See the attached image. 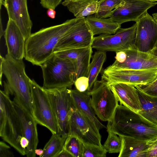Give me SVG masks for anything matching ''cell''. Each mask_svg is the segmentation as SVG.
<instances>
[{
	"label": "cell",
	"mask_w": 157,
	"mask_h": 157,
	"mask_svg": "<svg viewBox=\"0 0 157 157\" xmlns=\"http://www.w3.org/2000/svg\"><path fill=\"white\" fill-rule=\"evenodd\" d=\"M81 18L67 20L31 34L25 41V59L33 65L40 66L52 55L60 40Z\"/></svg>",
	"instance_id": "cell-1"
},
{
	"label": "cell",
	"mask_w": 157,
	"mask_h": 157,
	"mask_svg": "<svg viewBox=\"0 0 157 157\" xmlns=\"http://www.w3.org/2000/svg\"><path fill=\"white\" fill-rule=\"evenodd\" d=\"M107 131L118 136L130 137L147 140L157 139V126L138 113L123 105H119L110 120Z\"/></svg>",
	"instance_id": "cell-2"
},
{
	"label": "cell",
	"mask_w": 157,
	"mask_h": 157,
	"mask_svg": "<svg viewBox=\"0 0 157 157\" xmlns=\"http://www.w3.org/2000/svg\"><path fill=\"white\" fill-rule=\"evenodd\" d=\"M23 60H17L7 54L0 55V84L2 75L10 94L14 95L13 101L32 115L31 80L26 75Z\"/></svg>",
	"instance_id": "cell-3"
},
{
	"label": "cell",
	"mask_w": 157,
	"mask_h": 157,
	"mask_svg": "<svg viewBox=\"0 0 157 157\" xmlns=\"http://www.w3.org/2000/svg\"><path fill=\"white\" fill-rule=\"evenodd\" d=\"M44 89H70L74 83L76 59L60 57L53 53L40 66Z\"/></svg>",
	"instance_id": "cell-4"
},
{
	"label": "cell",
	"mask_w": 157,
	"mask_h": 157,
	"mask_svg": "<svg viewBox=\"0 0 157 157\" xmlns=\"http://www.w3.org/2000/svg\"><path fill=\"white\" fill-rule=\"evenodd\" d=\"M0 92V136L21 155H26L20 140L23 136L22 127L18 116L9 97L7 86Z\"/></svg>",
	"instance_id": "cell-5"
},
{
	"label": "cell",
	"mask_w": 157,
	"mask_h": 157,
	"mask_svg": "<svg viewBox=\"0 0 157 157\" xmlns=\"http://www.w3.org/2000/svg\"><path fill=\"white\" fill-rule=\"evenodd\" d=\"M136 23L128 28L121 27L113 35L103 34L94 37L91 47L97 51L115 52L136 49Z\"/></svg>",
	"instance_id": "cell-6"
},
{
	"label": "cell",
	"mask_w": 157,
	"mask_h": 157,
	"mask_svg": "<svg viewBox=\"0 0 157 157\" xmlns=\"http://www.w3.org/2000/svg\"><path fill=\"white\" fill-rule=\"evenodd\" d=\"M49 98L56 122L58 132L66 137L68 135L70 116L75 108L67 88L45 89Z\"/></svg>",
	"instance_id": "cell-7"
},
{
	"label": "cell",
	"mask_w": 157,
	"mask_h": 157,
	"mask_svg": "<svg viewBox=\"0 0 157 157\" xmlns=\"http://www.w3.org/2000/svg\"><path fill=\"white\" fill-rule=\"evenodd\" d=\"M31 95L32 115L37 123L47 128L52 134L57 133L56 122L47 94L33 79Z\"/></svg>",
	"instance_id": "cell-8"
},
{
	"label": "cell",
	"mask_w": 157,
	"mask_h": 157,
	"mask_svg": "<svg viewBox=\"0 0 157 157\" xmlns=\"http://www.w3.org/2000/svg\"><path fill=\"white\" fill-rule=\"evenodd\" d=\"M89 92L91 105L96 115L102 121L110 120L119 101L108 84L102 80H97Z\"/></svg>",
	"instance_id": "cell-9"
},
{
	"label": "cell",
	"mask_w": 157,
	"mask_h": 157,
	"mask_svg": "<svg viewBox=\"0 0 157 157\" xmlns=\"http://www.w3.org/2000/svg\"><path fill=\"white\" fill-rule=\"evenodd\" d=\"M157 77V68L147 69H117L109 66L103 71L101 80L107 84L124 83L136 86L146 85Z\"/></svg>",
	"instance_id": "cell-10"
},
{
	"label": "cell",
	"mask_w": 157,
	"mask_h": 157,
	"mask_svg": "<svg viewBox=\"0 0 157 157\" xmlns=\"http://www.w3.org/2000/svg\"><path fill=\"white\" fill-rule=\"evenodd\" d=\"M99 130L94 124L75 108L68 121V135L76 136L83 144L102 146Z\"/></svg>",
	"instance_id": "cell-11"
},
{
	"label": "cell",
	"mask_w": 157,
	"mask_h": 157,
	"mask_svg": "<svg viewBox=\"0 0 157 157\" xmlns=\"http://www.w3.org/2000/svg\"><path fill=\"white\" fill-rule=\"evenodd\" d=\"M82 17L60 40L54 50L59 51L91 46L94 36Z\"/></svg>",
	"instance_id": "cell-12"
},
{
	"label": "cell",
	"mask_w": 157,
	"mask_h": 157,
	"mask_svg": "<svg viewBox=\"0 0 157 157\" xmlns=\"http://www.w3.org/2000/svg\"><path fill=\"white\" fill-rule=\"evenodd\" d=\"M157 4L146 0H123L112 11L110 18L121 25L129 21L136 22L148 9Z\"/></svg>",
	"instance_id": "cell-13"
},
{
	"label": "cell",
	"mask_w": 157,
	"mask_h": 157,
	"mask_svg": "<svg viewBox=\"0 0 157 157\" xmlns=\"http://www.w3.org/2000/svg\"><path fill=\"white\" fill-rule=\"evenodd\" d=\"M136 23L135 48L138 51L149 53L157 41V23L147 11Z\"/></svg>",
	"instance_id": "cell-14"
},
{
	"label": "cell",
	"mask_w": 157,
	"mask_h": 157,
	"mask_svg": "<svg viewBox=\"0 0 157 157\" xmlns=\"http://www.w3.org/2000/svg\"><path fill=\"white\" fill-rule=\"evenodd\" d=\"M6 8L9 19L13 21L26 40L31 35L32 22L29 13L27 0L0 1Z\"/></svg>",
	"instance_id": "cell-15"
},
{
	"label": "cell",
	"mask_w": 157,
	"mask_h": 157,
	"mask_svg": "<svg viewBox=\"0 0 157 157\" xmlns=\"http://www.w3.org/2000/svg\"><path fill=\"white\" fill-rule=\"evenodd\" d=\"M13 104L21 124L23 136L26 138L29 144L26 149L27 157H35L38 139L37 129V124L33 115L14 101Z\"/></svg>",
	"instance_id": "cell-16"
},
{
	"label": "cell",
	"mask_w": 157,
	"mask_h": 157,
	"mask_svg": "<svg viewBox=\"0 0 157 157\" xmlns=\"http://www.w3.org/2000/svg\"><path fill=\"white\" fill-rule=\"evenodd\" d=\"M126 57L120 63H114L109 66L117 69H147L157 68V57L149 52H141L136 49L125 51Z\"/></svg>",
	"instance_id": "cell-17"
},
{
	"label": "cell",
	"mask_w": 157,
	"mask_h": 157,
	"mask_svg": "<svg viewBox=\"0 0 157 157\" xmlns=\"http://www.w3.org/2000/svg\"><path fill=\"white\" fill-rule=\"evenodd\" d=\"M4 36L7 49V54L17 60L25 57V40L16 23L9 19Z\"/></svg>",
	"instance_id": "cell-18"
},
{
	"label": "cell",
	"mask_w": 157,
	"mask_h": 157,
	"mask_svg": "<svg viewBox=\"0 0 157 157\" xmlns=\"http://www.w3.org/2000/svg\"><path fill=\"white\" fill-rule=\"evenodd\" d=\"M112 92L120 104L138 113L141 105L137 89L134 86L124 83L108 84Z\"/></svg>",
	"instance_id": "cell-19"
},
{
	"label": "cell",
	"mask_w": 157,
	"mask_h": 157,
	"mask_svg": "<svg viewBox=\"0 0 157 157\" xmlns=\"http://www.w3.org/2000/svg\"><path fill=\"white\" fill-rule=\"evenodd\" d=\"M70 94L75 108L83 116L88 118L100 130L106 128L96 116L91 103V95L87 90L81 92L77 90L70 89Z\"/></svg>",
	"instance_id": "cell-20"
},
{
	"label": "cell",
	"mask_w": 157,
	"mask_h": 157,
	"mask_svg": "<svg viewBox=\"0 0 157 157\" xmlns=\"http://www.w3.org/2000/svg\"><path fill=\"white\" fill-rule=\"evenodd\" d=\"M122 145L118 157H146L151 144L146 140L135 138L119 136Z\"/></svg>",
	"instance_id": "cell-21"
},
{
	"label": "cell",
	"mask_w": 157,
	"mask_h": 157,
	"mask_svg": "<svg viewBox=\"0 0 157 157\" xmlns=\"http://www.w3.org/2000/svg\"><path fill=\"white\" fill-rule=\"evenodd\" d=\"M85 19L94 36L103 34H114L121 27V25L110 18H99L91 15L85 17Z\"/></svg>",
	"instance_id": "cell-22"
},
{
	"label": "cell",
	"mask_w": 157,
	"mask_h": 157,
	"mask_svg": "<svg viewBox=\"0 0 157 157\" xmlns=\"http://www.w3.org/2000/svg\"><path fill=\"white\" fill-rule=\"evenodd\" d=\"M137 90L141 105V109L137 113L157 126V97Z\"/></svg>",
	"instance_id": "cell-23"
},
{
	"label": "cell",
	"mask_w": 157,
	"mask_h": 157,
	"mask_svg": "<svg viewBox=\"0 0 157 157\" xmlns=\"http://www.w3.org/2000/svg\"><path fill=\"white\" fill-rule=\"evenodd\" d=\"M62 4L67 7L77 18L84 17L95 14L98 8V1L81 2L64 0Z\"/></svg>",
	"instance_id": "cell-24"
},
{
	"label": "cell",
	"mask_w": 157,
	"mask_h": 157,
	"mask_svg": "<svg viewBox=\"0 0 157 157\" xmlns=\"http://www.w3.org/2000/svg\"><path fill=\"white\" fill-rule=\"evenodd\" d=\"M106 59V52L105 51H97L92 56V60L90 64L87 75L89 79L88 91H90L92 89Z\"/></svg>",
	"instance_id": "cell-25"
},
{
	"label": "cell",
	"mask_w": 157,
	"mask_h": 157,
	"mask_svg": "<svg viewBox=\"0 0 157 157\" xmlns=\"http://www.w3.org/2000/svg\"><path fill=\"white\" fill-rule=\"evenodd\" d=\"M67 137L58 133L52 134L43 149V154L40 157H56L63 149Z\"/></svg>",
	"instance_id": "cell-26"
},
{
	"label": "cell",
	"mask_w": 157,
	"mask_h": 157,
	"mask_svg": "<svg viewBox=\"0 0 157 157\" xmlns=\"http://www.w3.org/2000/svg\"><path fill=\"white\" fill-rule=\"evenodd\" d=\"M91 46L85 48L76 58L77 66L74 75V82L81 76L87 77L90 60L93 52Z\"/></svg>",
	"instance_id": "cell-27"
},
{
	"label": "cell",
	"mask_w": 157,
	"mask_h": 157,
	"mask_svg": "<svg viewBox=\"0 0 157 157\" xmlns=\"http://www.w3.org/2000/svg\"><path fill=\"white\" fill-rule=\"evenodd\" d=\"M123 0H100L98 8L94 16L99 18L110 17L112 11L116 9Z\"/></svg>",
	"instance_id": "cell-28"
},
{
	"label": "cell",
	"mask_w": 157,
	"mask_h": 157,
	"mask_svg": "<svg viewBox=\"0 0 157 157\" xmlns=\"http://www.w3.org/2000/svg\"><path fill=\"white\" fill-rule=\"evenodd\" d=\"M83 143L76 136L69 135L64 145V148L74 157H82Z\"/></svg>",
	"instance_id": "cell-29"
},
{
	"label": "cell",
	"mask_w": 157,
	"mask_h": 157,
	"mask_svg": "<svg viewBox=\"0 0 157 157\" xmlns=\"http://www.w3.org/2000/svg\"><path fill=\"white\" fill-rule=\"evenodd\" d=\"M108 132L107 138L103 146L107 152L110 153H120L121 151L122 142L120 137L116 133L110 131Z\"/></svg>",
	"instance_id": "cell-30"
},
{
	"label": "cell",
	"mask_w": 157,
	"mask_h": 157,
	"mask_svg": "<svg viewBox=\"0 0 157 157\" xmlns=\"http://www.w3.org/2000/svg\"><path fill=\"white\" fill-rule=\"evenodd\" d=\"M107 152L102 145L83 144L82 157H105Z\"/></svg>",
	"instance_id": "cell-31"
},
{
	"label": "cell",
	"mask_w": 157,
	"mask_h": 157,
	"mask_svg": "<svg viewBox=\"0 0 157 157\" xmlns=\"http://www.w3.org/2000/svg\"><path fill=\"white\" fill-rule=\"evenodd\" d=\"M86 48H74L61 50L55 52L53 53L61 58L75 59Z\"/></svg>",
	"instance_id": "cell-32"
},
{
	"label": "cell",
	"mask_w": 157,
	"mask_h": 157,
	"mask_svg": "<svg viewBox=\"0 0 157 157\" xmlns=\"http://www.w3.org/2000/svg\"><path fill=\"white\" fill-rule=\"evenodd\" d=\"M77 90L81 92L87 90L89 86V79L86 76H81L78 78L74 83Z\"/></svg>",
	"instance_id": "cell-33"
},
{
	"label": "cell",
	"mask_w": 157,
	"mask_h": 157,
	"mask_svg": "<svg viewBox=\"0 0 157 157\" xmlns=\"http://www.w3.org/2000/svg\"><path fill=\"white\" fill-rule=\"evenodd\" d=\"M63 0H40V3L44 8L55 9L61 3Z\"/></svg>",
	"instance_id": "cell-34"
},
{
	"label": "cell",
	"mask_w": 157,
	"mask_h": 157,
	"mask_svg": "<svg viewBox=\"0 0 157 157\" xmlns=\"http://www.w3.org/2000/svg\"><path fill=\"white\" fill-rule=\"evenodd\" d=\"M14 155L10 147L4 142H0V157H13Z\"/></svg>",
	"instance_id": "cell-35"
},
{
	"label": "cell",
	"mask_w": 157,
	"mask_h": 157,
	"mask_svg": "<svg viewBox=\"0 0 157 157\" xmlns=\"http://www.w3.org/2000/svg\"><path fill=\"white\" fill-rule=\"evenodd\" d=\"M147 143L151 145L147 150L146 157H157V139Z\"/></svg>",
	"instance_id": "cell-36"
},
{
	"label": "cell",
	"mask_w": 157,
	"mask_h": 157,
	"mask_svg": "<svg viewBox=\"0 0 157 157\" xmlns=\"http://www.w3.org/2000/svg\"><path fill=\"white\" fill-rule=\"evenodd\" d=\"M157 86V77L152 82L146 85L136 86H135L138 90L151 88Z\"/></svg>",
	"instance_id": "cell-37"
},
{
	"label": "cell",
	"mask_w": 157,
	"mask_h": 157,
	"mask_svg": "<svg viewBox=\"0 0 157 157\" xmlns=\"http://www.w3.org/2000/svg\"><path fill=\"white\" fill-rule=\"evenodd\" d=\"M139 90L148 95L157 97V86L151 88Z\"/></svg>",
	"instance_id": "cell-38"
},
{
	"label": "cell",
	"mask_w": 157,
	"mask_h": 157,
	"mask_svg": "<svg viewBox=\"0 0 157 157\" xmlns=\"http://www.w3.org/2000/svg\"><path fill=\"white\" fill-rule=\"evenodd\" d=\"M56 157H74V156L64 148Z\"/></svg>",
	"instance_id": "cell-39"
},
{
	"label": "cell",
	"mask_w": 157,
	"mask_h": 157,
	"mask_svg": "<svg viewBox=\"0 0 157 157\" xmlns=\"http://www.w3.org/2000/svg\"><path fill=\"white\" fill-rule=\"evenodd\" d=\"M29 144V141L27 139L22 136L20 140V144L21 147L25 149H26Z\"/></svg>",
	"instance_id": "cell-40"
},
{
	"label": "cell",
	"mask_w": 157,
	"mask_h": 157,
	"mask_svg": "<svg viewBox=\"0 0 157 157\" xmlns=\"http://www.w3.org/2000/svg\"><path fill=\"white\" fill-rule=\"evenodd\" d=\"M47 13L48 17L52 19H54L55 17L56 12L55 10L53 9H48Z\"/></svg>",
	"instance_id": "cell-41"
},
{
	"label": "cell",
	"mask_w": 157,
	"mask_h": 157,
	"mask_svg": "<svg viewBox=\"0 0 157 157\" xmlns=\"http://www.w3.org/2000/svg\"><path fill=\"white\" fill-rule=\"evenodd\" d=\"M149 53L153 56L157 57V41L154 48Z\"/></svg>",
	"instance_id": "cell-42"
},
{
	"label": "cell",
	"mask_w": 157,
	"mask_h": 157,
	"mask_svg": "<svg viewBox=\"0 0 157 157\" xmlns=\"http://www.w3.org/2000/svg\"><path fill=\"white\" fill-rule=\"evenodd\" d=\"M66 1H70L81 2H94L98 1L100 0H64Z\"/></svg>",
	"instance_id": "cell-43"
},
{
	"label": "cell",
	"mask_w": 157,
	"mask_h": 157,
	"mask_svg": "<svg viewBox=\"0 0 157 157\" xmlns=\"http://www.w3.org/2000/svg\"><path fill=\"white\" fill-rule=\"evenodd\" d=\"M36 155H38L40 157L43 153V150L41 149H36L35 151Z\"/></svg>",
	"instance_id": "cell-44"
},
{
	"label": "cell",
	"mask_w": 157,
	"mask_h": 157,
	"mask_svg": "<svg viewBox=\"0 0 157 157\" xmlns=\"http://www.w3.org/2000/svg\"><path fill=\"white\" fill-rule=\"evenodd\" d=\"M152 15L154 19L157 23V13H153Z\"/></svg>",
	"instance_id": "cell-45"
},
{
	"label": "cell",
	"mask_w": 157,
	"mask_h": 157,
	"mask_svg": "<svg viewBox=\"0 0 157 157\" xmlns=\"http://www.w3.org/2000/svg\"><path fill=\"white\" fill-rule=\"evenodd\" d=\"M147 1L152 2H155L157 1V0H146Z\"/></svg>",
	"instance_id": "cell-46"
},
{
	"label": "cell",
	"mask_w": 157,
	"mask_h": 157,
	"mask_svg": "<svg viewBox=\"0 0 157 157\" xmlns=\"http://www.w3.org/2000/svg\"><path fill=\"white\" fill-rule=\"evenodd\" d=\"M2 0V1H4L5 0Z\"/></svg>",
	"instance_id": "cell-47"
}]
</instances>
